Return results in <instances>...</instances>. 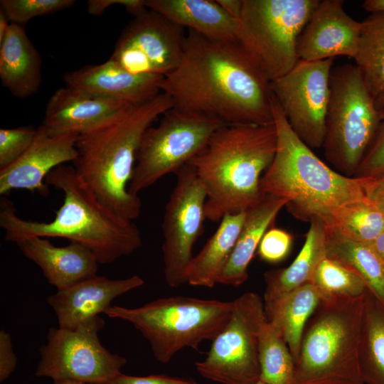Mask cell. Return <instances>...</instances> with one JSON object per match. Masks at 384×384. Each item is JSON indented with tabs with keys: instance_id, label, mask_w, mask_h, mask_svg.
I'll use <instances>...</instances> for the list:
<instances>
[{
	"instance_id": "6da1fadb",
	"label": "cell",
	"mask_w": 384,
	"mask_h": 384,
	"mask_svg": "<svg viewBox=\"0 0 384 384\" xmlns=\"http://www.w3.org/2000/svg\"><path fill=\"white\" fill-rule=\"evenodd\" d=\"M160 87L181 111L224 124L273 122L270 81L238 41L188 30L181 62Z\"/></svg>"
},
{
	"instance_id": "7a4b0ae2",
	"label": "cell",
	"mask_w": 384,
	"mask_h": 384,
	"mask_svg": "<svg viewBox=\"0 0 384 384\" xmlns=\"http://www.w3.org/2000/svg\"><path fill=\"white\" fill-rule=\"evenodd\" d=\"M45 182L60 190L64 196L51 221L23 219L17 215L12 201L1 198L0 226L7 241L15 242L31 236L65 238L90 250L99 264L113 262L140 247L142 234L136 224L101 203L73 166H58Z\"/></svg>"
},
{
	"instance_id": "3957f363",
	"label": "cell",
	"mask_w": 384,
	"mask_h": 384,
	"mask_svg": "<svg viewBox=\"0 0 384 384\" xmlns=\"http://www.w3.org/2000/svg\"><path fill=\"white\" fill-rule=\"evenodd\" d=\"M172 106L161 92L78 137L73 162L77 175L101 203L122 218L133 221L140 215L141 199L128 190L137 152L146 130Z\"/></svg>"
},
{
	"instance_id": "277c9868",
	"label": "cell",
	"mask_w": 384,
	"mask_h": 384,
	"mask_svg": "<svg viewBox=\"0 0 384 384\" xmlns=\"http://www.w3.org/2000/svg\"><path fill=\"white\" fill-rule=\"evenodd\" d=\"M273 122L224 124L205 149L191 159L206 193V219L217 222L226 214L246 211L262 198L260 180L277 149Z\"/></svg>"
},
{
	"instance_id": "5b68a950",
	"label": "cell",
	"mask_w": 384,
	"mask_h": 384,
	"mask_svg": "<svg viewBox=\"0 0 384 384\" xmlns=\"http://www.w3.org/2000/svg\"><path fill=\"white\" fill-rule=\"evenodd\" d=\"M272 109L277 149L260 180L262 194L287 199L288 210L309 223L324 220L343 206L367 198L361 178L334 171L297 137L273 95Z\"/></svg>"
},
{
	"instance_id": "8992f818",
	"label": "cell",
	"mask_w": 384,
	"mask_h": 384,
	"mask_svg": "<svg viewBox=\"0 0 384 384\" xmlns=\"http://www.w3.org/2000/svg\"><path fill=\"white\" fill-rule=\"evenodd\" d=\"M364 294L322 299L304 329L292 384H365L359 366Z\"/></svg>"
},
{
	"instance_id": "52a82bcc",
	"label": "cell",
	"mask_w": 384,
	"mask_h": 384,
	"mask_svg": "<svg viewBox=\"0 0 384 384\" xmlns=\"http://www.w3.org/2000/svg\"><path fill=\"white\" fill-rule=\"evenodd\" d=\"M233 301L176 296L141 306H110L108 317L130 323L149 343L154 358L166 363L184 348L198 350L213 341L231 316Z\"/></svg>"
},
{
	"instance_id": "ba28073f",
	"label": "cell",
	"mask_w": 384,
	"mask_h": 384,
	"mask_svg": "<svg viewBox=\"0 0 384 384\" xmlns=\"http://www.w3.org/2000/svg\"><path fill=\"white\" fill-rule=\"evenodd\" d=\"M323 149L326 160L343 175L354 176L382 115L356 65L331 72Z\"/></svg>"
},
{
	"instance_id": "9c48e42d",
	"label": "cell",
	"mask_w": 384,
	"mask_h": 384,
	"mask_svg": "<svg viewBox=\"0 0 384 384\" xmlns=\"http://www.w3.org/2000/svg\"><path fill=\"white\" fill-rule=\"evenodd\" d=\"M319 0H242L239 42L271 82L299 60V38Z\"/></svg>"
},
{
	"instance_id": "30bf717a",
	"label": "cell",
	"mask_w": 384,
	"mask_h": 384,
	"mask_svg": "<svg viewBox=\"0 0 384 384\" xmlns=\"http://www.w3.org/2000/svg\"><path fill=\"white\" fill-rule=\"evenodd\" d=\"M223 124L213 117L169 109L159 124L151 126L144 134L129 192L139 196L164 176L176 174L205 149Z\"/></svg>"
},
{
	"instance_id": "8fae6325",
	"label": "cell",
	"mask_w": 384,
	"mask_h": 384,
	"mask_svg": "<svg viewBox=\"0 0 384 384\" xmlns=\"http://www.w3.org/2000/svg\"><path fill=\"white\" fill-rule=\"evenodd\" d=\"M105 325V320L97 316L74 329L50 328L46 343L40 348L35 375L53 381L108 384L121 373L127 359L101 343L98 333Z\"/></svg>"
},
{
	"instance_id": "7c38bea8",
	"label": "cell",
	"mask_w": 384,
	"mask_h": 384,
	"mask_svg": "<svg viewBox=\"0 0 384 384\" xmlns=\"http://www.w3.org/2000/svg\"><path fill=\"white\" fill-rule=\"evenodd\" d=\"M266 321L264 301L257 293L234 299L228 324L212 341L206 358L195 363L199 374L222 384L257 383L259 337Z\"/></svg>"
},
{
	"instance_id": "4fadbf2b",
	"label": "cell",
	"mask_w": 384,
	"mask_h": 384,
	"mask_svg": "<svg viewBox=\"0 0 384 384\" xmlns=\"http://www.w3.org/2000/svg\"><path fill=\"white\" fill-rule=\"evenodd\" d=\"M175 174L176 186L166 204L161 225L164 274L171 287L186 283L193 245L203 232L206 219L207 193L195 169L187 164Z\"/></svg>"
},
{
	"instance_id": "5bb4252c",
	"label": "cell",
	"mask_w": 384,
	"mask_h": 384,
	"mask_svg": "<svg viewBox=\"0 0 384 384\" xmlns=\"http://www.w3.org/2000/svg\"><path fill=\"white\" fill-rule=\"evenodd\" d=\"M334 58L299 60L285 75L270 82V89L289 124L309 148L323 146Z\"/></svg>"
},
{
	"instance_id": "9a60e30c",
	"label": "cell",
	"mask_w": 384,
	"mask_h": 384,
	"mask_svg": "<svg viewBox=\"0 0 384 384\" xmlns=\"http://www.w3.org/2000/svg\"><path fill=\"white\" fill-rule=\"evenodd\" d=\"M186 38L184 28L148 9L123 29L110 59L134 74L164 77L180 63Z\"/></svg>"
},
{
	"instance_id": "2e32d148",
	"label": "cell",
	"mask_w": 384,
	"mask_h": 384,
	"mask_svg": "<svg viewBox=\"0 0 384 384\" xmlns=\"http://www.w3.org/2000/svg\"><path fill=\"white\" fill-rule=\"evenodd\" d=\"M342 0H322L313 11L297 43L299 60H322L358 52L361 22L351 18Z\"/></svg>"
},
{
	"instance_id": "e0dca14e",
	"label": "cell",
	"mask_w": 384,
	"mask_h": 384,
	"mask_svg": "<svg viewBox=\"0 0 384 384\" xmlns=\"http://www.w3.org/2000/svg\"><path fill=\"white\" fill-rule=\"evenodd\" d=\"M78 137L52 136L38 127L27 151L13 164L0 170V194L4 196L14 189H26L47 195L45 181L49 173L76 159Z\"/></svg>"
},
{
	"instance_id": "ac0fdd59",
	"label": "cell",
	"mask_w": 384,
	"mask_h": 384,
	"mask_svg": "<svg viewBox=\"0 0 384 384\" xmlns=\"http://www.w3.org/2000/svg\"><path fill=\"white\" fill-rule=\"evenodd\" d=\"M144 284L139 275L118 279L94 275L48 297L58 326L74 329L81 323L100 316L117 297Z\"/></svg>"
},
{
	"instance_id": "d6986e66",
	"label": "cell",
	"mask_w": 384,
	"mask_h": 384,
	"mask_svg": "<svg viewBox=\"0 0 384 384\" xmlns=\"http://www.w3.org/2000/svg\"><path fill=\"white\" fill-rule=\"evenodd\" d=\"M129 105H132L66 85L48 100L41 126L52 136L79 135Z\"/></svg>"
},
{
	"instance_id": "ffe728a7",
	"label": "cell",
	"mask_w": 384,
	"mask_h": 384,
	"mask_svg": "<svg viewBox=\"0 0 384 384\" xmlns=\"http://www.w3.org/2000/svg\"><path fill=\"white\" fill-rule=\"evenodd\" d=\"M63 78L67 86L128 105H137L161 92L164 77L132 73L110 58L101 64L66 73Z\"/></svg>"
},
{
	"instance_id": "44dd1931",
	"label": "cell",
	"mask_w": 384,
	"mask_h": 384,
	"mask_svg": "<svg viewBox=\"0 0 384 384\" xmlns=\"http://www.w3.org/2000/svg\"><path fill=\"white\" fill-rule=\"evenodd\" d=\"M15 243L25 257L41 268L48 282L57 290L97 274V257L90 250L76 242L58 247L46 238L31 236Z\"/></svg>"
},
{
	"instance_id": "7402d4cb",
	"label": "cell",
	"mask_w": 384,
	"mask_h": 384,
	"mask_svg": "<svg viewBox=\"0 0 384 384\" xmlns=\"http://www.w3.org/2000/svg\"><path fill=\"white\" fill-rule=\"evenodd\" d=\"M146 4L187 30L213 40L239 42L238 20L216 1L146 0Z\"/></svg>"
},
{
	"instance_id": "603a6c76",
	"label": "cell",
	"mask_w": 384,
	"mask_h": 384,
	"mask_svg": "<svg viewBox=\"0 0 384 384\" xmlns=\"http://www.w3.org/2000/svg\"><path fill=\"white\" fill-rule=\"evenodd\" d=\"M42 59L22 25L11 23L0 42V78L16 97L35 94L41 84Z\"/></svg>"
},
{
	"instance_id": "cb8c5ba5",
	"label": "cell",
	"mask_w": 384,
	"mask_h": 384,
	"mask_svg": "<svg viewBox=\"0 0 384 384\" xmlns=\"http://www.w3.org/2000/svg\"><path fill=\"white\" fill-rule=\"evenodd\" d=\"M287 203V200L282 197L263 194L262 199L246 211L238 240L218 283L237 287L247 279L248 266L263 235Z\"/></svg>"
},
{
	"instance_id": "d4e9b609",
	"label": "cell",
	"mask_w": 384,
	"mask_h": 384,
	"mask_svg": "<svg viewBox=\"0 0 384 384\" xmlns=\"http://www.w3.org/2000/svg\"><path fill=\"white\" fill-rule=\"evenodd\" d=\"M323 299L312 283H306L264 302L267 321L280 332L296 363L305 326Z\"/></svg>"
},
{
	"instance_id": "484cf974",
	"label": "cell",
	"mask_w": 384,
	"mask_h": 384,
	"mask_svg": "<svg viewBox=\"0 0 384 384\" xmlns=\"http://www.w3.org/2000/svg\"><path fill=\"white\" fill-rule=\"evenodd\" d=\"M326 242L325 224L321 219H313L304 243L294 261L287 267L265 273L264 302L310 283L319 264L326 256Z\"/></svg>"
},
{
	"instance_id": "4316f807",
	"label": "cell",
	"mask_w": 384,
	"mask_h": 384,
	"mask_svg": "<svg viewBox=\"0 0 384 384\" xmlns=\"http://www.w3.org/2000/svg\"><path fill=\"white\" fill-rule=\"evenodd\" d=\"M246 211L226 214L221 218L215 233L190 262L186 272V283L203 287H213L218 283L238 240Z\"/></svg>"
},
{
	"instance_id": "83f0119b",
	"label": "cell",
	"mask_w": 384,
	"mask_h": 384,
	"mask_svg": "<svg viewBox=\"0 0 384 384\" xmlns=\"http://www.w3.org/2000/svg\"><path fill=\"white\" fill-rule=\"evenodd\" d=\"M359 366L365 384H384V305L369 289L364 294Z\"/></svg>"
},
{
	"instance_id": "f1b7e54d",
	"label": "cell",
	"mask_w": 384,
	"mask_h": 384,
	"mask_svg": "<svg viewBox=\"0 0 384 384\" xmlns=\"http://www.w3.org/2000/svg\"><path fill=\"white\" fill-rule=\"evenodd\" d=\"M326 257L357 274L384 305V264L369 245L350 240L326 228Z\"/></svg>"
},
{
	"instance_id": "f546056e",
	"label": "cell",
	"mask_w": 384,
	"mask_h": 384,
	"mask_svg": "<svg viewBox=\"0 0 384 384\" xmlns=\"http://www.w3.org/2000/svg\"><path fill=\"white\" fill-rule=\"evenodd\" d=\"M364 82L375 98L384 93V14H371L361 21L354 58Z\"/></svg>"
},
{
	"instance_id": "4dcf8cb0",
	"label": "cell",
	"mask_w": 384,
	"mask_h": 384,
	"mask_svg": "<svg viewBox=\"0 0 384 384\" xmlns=\"http://www.w3.org/2000/svg\"><path fill=\"white\" fill-rule=\"evenodd\" d=\"M322 221L328 230L366 245L384 231V216L368 198L344 205Z\"/></svg>"
},
{
	"instance_id": "1f68e13d",
	"label": "cell",
	"mask_w": 384,
	"mask_h": 384,
	"mask_svg": "<svg viewBox=\"0 0 384 384\" xmlns=\"http://www.w3.org/2000/svg\"><path fill=\"white\" fill-rule=\"evenodd\" d=\"M260 380L267 384H292L295 361L279 330L270 322L263 324L259 337Z\"/></svg>"
},
{
	"instance_id": "d6a6232c",
	"label": "cell",
	"mask_w": 384,
	"mask_h": 384,
	"mask_svg": "<svg viewBox=\"0 0 384 384\" xmlns=\"http://www.w3.org/2000/svg\"><path fill=\"white\" fill-rule=\"evenodd\" d=\"M311 283L323 298L358 297L368 289L357 274L326 256L319 264Z\"/></svg>"
},
{
	"instance_id": "836d02e7",
	"label": "cell",
	"mask_w": 384,
	"mask_h": 384,
	"mask_svg": "<svg viewBox=\"0 0 384 384\" xmlns=\"http://www.w3.org/2000/svg\"><path fill=\"white\" fill-rule=\"evenodd\" d=\"M74 0H1V9L11 23L22 25L34 17L49 15L74 5Z\"/></svg>"
},
{
	"instance_id": "e575fe53",
	"label": "cell",
	"mask_w": 384,
	"mask_h": 384,
	"mask_svg": "<svg viewBox=\"0 0 384 384\" xmlns=\"http://www.w3.org/2000/svg\"><path fill=\"white\" fill-rule=\"evenodd\" d=\"M36 131L32 127L0 129V170L13 164L27 151Z\"/></svg>"
},
{
	"instance_id": "d590c367",
	"label": "cell",
	"mask_w": 384,
	"mask_h": 384,
	"mask_svg": "<svg viewBox=\"0 0 384 384\" xmlns=\"http://www.w3.org/2000/svg\"><path fill=\"white\" fill-rule=\"evenodd\" d=\"M384 175V115L376 133L363 156L355 178L377 177Z\"/></svg>"
},
{
	"instance_id": "8d00e7d4",
	"label": "cell",
	"mask_w": 384,
	"mask_h": 384,
	"mask_svg": "<svg viewBox=\"0 0 384 384\" xmlns=\"http://www.w3.org/2000/svg\"><path fill=\"white\" fill-rule=\"evenodd\" d=\"M292 244V236L289 233L283 229L271 228L263 235L257 254L265 262L277 263L287 256Z\"/></svg>"
},
{
	"instance_id": "74e56055",
	"label": "cell",
	"mask_w": 384,
	"mask_h": 384,
	"mask_svg": "<svg viewBox=\"0 0 384 384\" xmlns=\"http://www.w3.org/2000/svg\"><path fill=\"white\" fill-rule=\"evenodd\" d=\"M17 365V358L13 349L10 334L0 331V381L2 383L14 372Z\"/></svg>"
},
{
	"instance_id": "f35d334b",
	"label": "cell",
	"mask_w": 384,
	"mask_h": 384,
	"mask_svg": "<svg viewBox=\"0 0 384 384\" xmlns=\"http://www.w3.org/2000/svg\"><path fill=\"white\" fill-rule=\"evenodd\" d=\"M108 384H196L195 381L166 375H151L144 377L119 374Z\"/></svg>"
},
{
	"instance_id": "ab89813d",
	"label": "cell",
	"mask_w": 384,
	"mask_h": 384,
	"mask_svg": "<svg viewBox=\"0 0 384 384\" xmlns=\"http://www.w3.org/2000/svg\"><path fill=\"white\" fill-rule=\"evenodd\" d=\"M359 178L366 197L384 216V175Z\"/></svg>"
},
{
	"instance_id": "60d3db41",
	"label": "cell",
	"mask_w": 384,
	"mask_h": 384,
	"mask_svg": "<svg viewBox=\"0 0 384 384\" xmlns=\"http://www.w3.org/2000/svg\"><path fill=\"white\" fill-rule=\"evenodd\" d=\"M124 0H89L87 12L92 16H100L106 9L114 5H124Z\"/></svg>"
},
{
	"instance_id": "b9f144b4",
	"label": "cell",
	"mask_w": 384,
	"mask_h": 384,
	"mask_svg": "<svg viewBox=\"0 0 384 384\" xmlns=\"http://www.w3.org/2000/svg\"><path fill=\"white\" fill-rule=\"evenodd\" d=\"M230 16L238 20L242 0H218L216 1Z\"/></svg>"
},
{
	"instance_id": "7bdbcfd3",
	"label": "cell",
	"mask_w": 384,
	"mask_h": 384,
	"mask_svg": "<svg viewBox=\"0 0 384 384\" xmlns=\"http://www.w3.org/2000/svg\"><path fill=\"white\" fill-rule=\"evenodd\" d=\"M362 6L371 14H384V0H365Z\"/></svg>"
},
{
	"instance_id": "ee69618b",
	"label": "cell",
	"mask_w": 384,
	"mask_h": 384,
	"mask_svg": "<svg viewBox=\"0 0 384 384\" xmlns=\"http://www.w3.org/2000/svg\"><path fill=\"white\" fill-rule=\"evenodd\" d=\"M369 245L384 264V231Z\"/></svg>"
},
{
	"instance_id": "f6af8a7d",
	"label": "cell",
	"mask_w": 384,
	"mask_h": 384,
	"mask_svg": "<svg viewBox=\"0 0 384 384\" xmlns=\"http://www.w3.org/2000/svg\"><path fill=\"white\" fill-rule=\"evenodd\" d=\"M11 22L9 20L5 12L1 9H0V42L2 41L4 36H6L9 28L10 26Z\"/></svg>"
},
{
	"instance_id": "bcb514c9",
	"label": "cell",
	"mask_w": 384,
	"mask_h": 384,
	"mask_svg": "<svg viewBox=\"0 0 384 384\" xmlns=\"http://www.w3.org/2000/svg\"><path fill=\"white\" fill-rule=\"evenodd\" d=\"M375 106L381 114L384 115V93L375 99Z\"/></svg>"
},
{
	"instance_id": "7dc6e473",
	"label": "cell",
	"mask_w": 384,
	"mask_h": 384,
	"mask_svg": "<svg viewBox=\"0 0 384 384\" xmlns=\"http://www.w3.org/2000/svg\"><path fill=\"white\" fill-rule=\"evenodd\" d=\"M53 384H90V383H85L70 380H55L53 381Z\"/></svg>"
},
{
	"instance_id": "c3c4849f",
	"label": "cell",
	"mask_w": 384,
	"mask_h": 384,
	"mask_svg": "<svg viewBox=\"0 0 384 384\" xmlns=\"http://www.w3.org/2000/svg\"><path fill=\"white\" fill-rule=\"evenodd\" d=\"M255 384H267L261 380H259L257 383H256Z\"/></svg>"
}]
</instances>
